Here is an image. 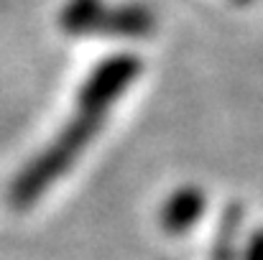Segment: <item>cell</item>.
Returning a JSON list of instances; mask_svg holds the SVG:
<instances>
[{
  "label": "cell",
  "instance_id": "obj_1",
  "mask_svg": "<svg viewBox=\"0 0 263 260\" xmlns=\"http://www.w3.org/2000/svg\"><path fill=\"white\" fill-rule=\"evenodd\" d=\"M141 72L143 62L133 54H115L92 67L87 79L77 89L72 117L13 178L10 204L15 209H28L69 173L82 158L85 148L100 135L110 107L128 92Z\"/></svg>",
  "mask_w": 263,
  "mask_h": 260
},
{
  "label": "cell",
  "instance_id": "obj_2",
  "mask_svg": "<svg viewBox=\"0 0 263 260\" xmlns=\"http://www.w3.org/2000/svg\"><path fill=\"white\" fill-rule=\"evenodd\" d=\"M156 31V13L146 3H107L102 0L92 36L146 38Z\"/></svg>",
  "mask_w": 263,
  "mask_h": 260
},
{
  "label": "cell",
  "instance_id": "obj_3",
  "mask_svg": "<svg viewBox=\"0 0 263 260\" xmlns=\"http://www.w3.org/2000/svg\"><path fill=\"white\" fill-rule=\"evenodd\" d=\"M207 207V196L199 186H179L161 207V227L169 235L189 232Z\"/></svg>",
  "mask_w": 263,
  "mask_h": 260
},
{
  "label": "cell",
  "instance_id": "obj_4",
  "mask_svg": "<svg viewBox=\"0 0 263 260\" xmlns=\"http://www.w3.org/2000/svg\"><path fill=\"white\" fill-rule=\"evenodd\" d=\"M246 260H263V230H258L251 237V243L246 248Z\"/></svg>",
  "mask_w": 263,
  "mask_h": 260
},
{
  "label": "cell",
  "instance_id": "obj_5",
  "mask_svg": "<svg viewBox=\"0 0 263 260\" xmlns=\"http://www.w3.org/2000/svg\"><path fill=\"white\" fill-rule=\"evenodd\" d=\"M235 3H251V0H235Z\"/></svg>",
  "mask_w": 263,
  "mask_h": 260
}]
</instances>
